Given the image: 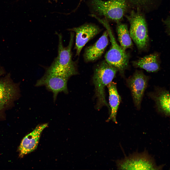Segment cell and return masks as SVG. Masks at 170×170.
<instances>
[{"mask_svg":"<svg viewBox=\"0 0 170 170\" xmlns=\"http://www.w3.org/2000/svg\"><path fill=\"white\" fill-rule=\"evenodd\" d=\"M104 26L108 32L111 43L110 48L105 55V60L123 75L128 67L129 55L117 42L109 23H105Z\"/></svg>","mask_w":170,"mask_h":170,"instance_id":"8992f818","label":"cell"},{"mask_svg":"<svg viewBox=\"0 0 170 170\" xmlns=\"http://www.w3.org/2000/svg\"><path fill=\"white\" fill-rule=\"evenodd\" d=\"M108 32L106 30L94 44L85 49L84 57L86 62L94 61L101 57L108 45Z\"/></svg>","mask_w":170,"mask_h":170,"instance_id":"7c38bea8","label":"cell"},{"mask_svg":"<svg viewBox=\"0 0 170 170\" xmlns=\"http://www.w3.org/2000/svg\"><path fill=\"white\" fill-rule=\"evenodd\" d=\"M107 86L111 111L110 116L106 121L108 122L112 120L114 122L117 123L116 117L119 105L121 101V97L118 92L116 83L112 81Z\"/></svg>","mask_w":170,"mask_h":170,"instance_id":"5bb4252c","label":"cell"},{"mask_svg":"<svg viewBox=\"0 0 170 170\" xmlns=\"http://www.w3.org/2000/svg\"><path fill=\"white\" fill-rule=\"evenodd\" d=\"M59 38L58 55L51 65L48 68L53 71L60 72L70 76L78 73L75 62L72 60V49L74 34H70V40L68 45L64 47L62 37L60 34H57Z\"/></svg>","mask_w":170,"mask_h":170,"instance_id":"7a4b0ae2","label":"cell"},{"mask_svg":"<svg viewBox=\"0 0 170 170\" xmlns=\"http://www.w3.org/2000/svg\"><path fill=\"white\" fill-rule=\"evenodd\" d=\"M148 77L143 72L136 71L128 80V85L131 91L135 104L140 107L144 91L147 87Z\"/></svg>","mask_w":170,"mask_h":170,"instance_id":"ba28073f","label":"cell"},{"mask_svg":"<svg viewBox=\"0 0 170 170\" xmlns=\"http://www.w3.org/2000/svg\"><path fill=\"white\" fill-rule=\"evenodd\" d=\"M17 87L8 77L0 80V113L14 100Z\"/></svg>","mask_w":170,"mask_h":170,"instance_id":"8fae6325","label":"cell"},{"mask_svg":"<svg viewBox=\"0 0 170 170\" xmlns=\"http://www.w3.org/2000/svg\"><path fill=\"white\" fill-rule=\"evenodd\" d=\"M116 162L117 168L119 170H161L163 167V165L157 166L153 157L146 150L141 153L130 154Z\"/></svg>","mask_w":170,"mask_h":170,"instance_id":"5b68a950","label":"cell"},{"mask_svg":"<svg viewBox=\"0 0 170 170\" xmlns=\"http://www.w3.org/2000/svg\"><path fill=\"white\" fill-rule=\"evenodd\" d=\"M163 21L166 26L168 32V30L169 31L170 26V17H168L166 19L163 20Z\"/></svg>","mask_w":170,"mask_h":170,"instance_id":"ac0fdd59","label":"cell"},{"mask_svg":"<svg viewBox=\"0 0 170 170\" xmlns=\"http://www.w3.org/2000/svg\"><path fill=\"white\" fill-rule=\"evenodd\" d=\"M129 3L140 10L141 9H146L153 4L154 0H128Z\"/></svg>","mask_w":170,"mask_h":170,"instance_id":"e0dca14e","label":"cell"},{"mask_svg":"<svg viewBox=\"0 0 170 170\" xmlns=\"http://www.w3.org/2000/svg\"><path fill=\"white\" fill-rule=\"evenodd\" d=\"M158 110L168 116L170 115V94L169 91L162 90L155 97Z\"/></svg>","mask_w":170,"mask_h":170,"instance_id":"2e32d148","label":"cell"},{"mask_svg":"<svg viewBox=\"0 0 170 170\" xmlns=\"http://www.w3.org/2000/svg\"><path fill=\"white\" fill-rule=\"evenodd\" d=\"M48 125L47 123L38 125L33 131L23 138L18 149L20 156L29 153L36 149L41 133Z\"/></svg>","mask_w":170,"mask_h":170,"instance_id":"30bf717a","label":"cell"},{"mask_svg":"<svg viewBox=\"0 0 170 170\" xmlns=\"http://www.w3.org/2000/svg\"><path fill=\"white\" fill-rule=\"evenodd\" d=\"M129 3L128 0H92L91 5L97 14L118 23L127 11Z\"/></svg>","mask_w":170,"mask_h":170,"instance_id":"3957f363","label":"cell"},{"mask_svg":"<svg viewBox=\"0 0 170 170\" xmlns=\"http://www.w3.org/2000/svg\"><path fill=\"white\" fill-rule=\"evenodd\" d=\"M116 31L120 46L124 50L131 48L132 43L127 25L120 22L117 23Z\"/></svg>","mask_w":170,"mask_h":170,"instance_id":"9a60e30c","label":"cell"},{"mask_svg":"<svg viewBox=\"0 0 170 170\" xmlns=\"http://www.w3.org/2000/svg\"><path fill=\"white\" fill-rule=\"evenodd\" d=\"M118 71L116 68L105 60L101 63L95 68L93 80L97 99L96 108L98 109L104 106L109 108L106 99L105 87L112 81Z\"/></svg>","mask_w":170,"mask_h":170,"instance_id":"6da1fadb","label":"cell"},{"mask_svg":"<svg viewBox=\"0 0 170 170\" xmlns=\"http://www.w3.org/2000/svg\"><path fill=\"white\" fill-rule=\"evenodd\" d=\"M82 0H81V1Z\"/></svg>","mask_w":170,"mask_h":170,"instance_id":"ffe728a7","label":"cell"},{"mask_svg":"<svg viewBox=\"0 0 170 170\" xmlns=\"http://www.w3.org/2000/svg\"><path fill=\"white\" fill-rule=\"evenodd\" d=\"M3 71L2 69V68H1L0 67V76L3 74Z\"/></svg>","mask_w":170,"mask_h":170,"instance_id":"d6986e66","label":"cell"},{"mask_svg":"<svg viewBox=\"0 0 170 170\" xmlns=\"http://www.w3.org/2000/svg\"><path fill=\"white\" fill-rule=\"evenodd\" d=\"M76 34L75 49L76 56L80 55L85 45L100 31V28L97 26L90 24H87L79 27L69 29Z\"/></svg>","mask_w":170,"mask_h":170,"instance_id":"9c48e42d","label":"cell"},{"mask_svg":"<svg viewBox=\"0 0 170 170\" xmlns=\"http://www.w3.org/2000/svg\"><path fill=\"white\" fill-rule=\"evenodd\" d=\"M70 78L63 74L52 72L47 70L44 75L37 81L35 86H45L49 91L53 94L55 102L57 95L63 92L65 94L68 93V81Z\"/></svg>","mask_w":170,"mask_h":170,"instance_id":"52a82bcc","label":"cell"},{"mask_svg":"<svg viewBox=\"0 0 170 170\" xmlns=\"http://www.w3.org/2000/svg\"><path fill=\"white\" fill-rule=\"evenodd\" d=\"M132 63L135 67L144 69L149 72H156L160 68L159 56L156 53L146 55Z\"/></svg>","mask_w":170,"mask_h":170,"instance_id":"4fadbf2b","label":"cell"},{"mask_svg":"<svg viewBox=\"0 0 170 170\" xmlns=\"http://www.w3.org/2000/svg\"><path fill=\"white\" fill-rule=\"evenodd\" d=\"M130 24V35L138 49H145L148 45L149 37L147 26L144 14L140 10H132L125 15Z\"/></svg>","mask_w":170,"mask_h":170,"instance_id":"277c9868","label":"cell"}]
</instances>
